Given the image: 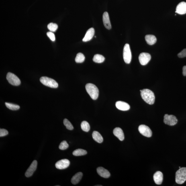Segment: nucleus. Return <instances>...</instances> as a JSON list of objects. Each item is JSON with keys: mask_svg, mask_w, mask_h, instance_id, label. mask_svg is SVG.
Listing matches in <instances>:
<instances>
[{"mask_svg": "<svg viewBox=\"0 0 186 186\" xmlns=\"http://www.w3.org/2000/svg\"><path fill=\"white\" fill-rule=\"evenodd\" d=\"M87 153V151L86 150L79 149L74 150L72 154L74 156H80L85 155Z\"/></svg>", "mask_w": 186, "mask_h": 186, "instance_id": "nucleus-23", "label": "nucleus"}, {"mask_svg": "<svg viewBox=\"0 0 186 186\" xmlns=\"http://www.w3.org/2000/svg\"><path fill=\"white\" fill-rule=\"evenodd\" d=\"M85 57L81 53H79L75 58V62L78 63H81L84 62L85 60Z\"/></svg>", "mask_w": 186, "mask_h": 186, "instance_id": "nucleus-24", "label": "nucleus"}, {"mask_svg": "<svg viewBox=\"0 0 186 186\" xmlns=\"http://www.w3.org/2000/svg\"><path fill=\"white\" fill-rule=\"evenodd\" d=\"M103 24L105 28L107 29H110L111 28L110 20L109 17L108 13L107 12H105L103 15Z\"/></svg>", "mask_w": 186, "mask_h": 186, "instance_id": "nucleus-14", "label": "nucleus"}, {"mask_svg": "<svg viewBox=\"0 0 186 186\" xmlns=\"http://www.w3.org/2000/svg\"><path fill=\"white\" fill-rule=\"evenodd\" d=\"M183 74L184 76H186V66H184L183 68Z\"/></svg>", "mask_w": 186, "mask_h": 186, "instance_id": "nucleus-33", "label": "nucleus"}, {"mask_svg": "<svg viewBox=\"0 0 186 186\" xmlns=\"http://www.w3.org/2000/svg\"><path fill=\"white\" fill-rule=\"evenodd\" d=\"M82 130L86 132H88L90 130V126L89 123L87 121H83L81 124Z\"/></svg>", "mask_w": 186, "mask_h": 186, "instance_id": "nucleus-25", "label": "nucleus"}, {"mask_svg": "<svg viewBox=\"0 0 186 186\" xmlns=\"http://www.w3.org/2000/svg\"><path fill=\"white\" fill-rule=\"evenodd\" d=\"M113 134L115 136L121 141L124 140V133L123 132L122 129L120 128H115L113 131Z\"/></svg>", "mask_w": 186, "mask_h": 186, "instance_id": "nucleus-17", "label": "nucleus"}, {"mask_svg": "<svg viewBox=\"0 0 186 186\" xmlns=\"http://www.w3.org/2000/svg\"><path fill=\"white\" fill-rule=\"evenodd\" d=\"M140 91L142 99L146 103L150 105L153 104L155 97L153 92L148 89H144Z\"/></svg>", "mask_w": 186, "mask_h": 186, "instance_id": "nucleus-1", "label": "nucleus"}, {"mask_svg": "<svg viewBox=\"0 0 186 186\" xmlns=\"http://www.w3.org/2000/svg\"><path fill=\"white\" fill-rule=\"evenodd\" d=\"M8 134V131L5 129H0V136L3 137L6 136Z\"/></svg>", "mask_w": 186, "mask_h": 186, "instance_id": "nucleus-32", "label": "nucleus"}, {"mask_svg": "<svg viewBox=\"0 0 186 186\" xmlns=\"http://www.w3.org/2000/svg\"><path fill=\"white\" fill-rule=\"evenodd\" d=\"M47 35L50 40L52 42H54L55 40V37L53 33L52 32H48L47 33Z\"/></svg>", "mask_w": 186, "mask_h": 186, "instance_id": "nucleus-30", "label": "nucleus"}, {"mask_svg": "<svg viewBox=\"0 0 186 186\" xmlns=\"http://www.w3.org/2000/svg\"><path fill=\"white\" fill-rule=\"evenodd\" d=\"M64 126L66 127V128L68 129V130H73L74 127L73 126H72L71 122H70L68 119H64Z\"/></svg>", "mask_w": 186, "mask_h": 186, "instance_id": "nucleus-28", "label": "nucleus"}, {"mask_svg": "<svg viewBox=\"0 0 186 186\" xmlns=\"http://www.w3.org/2000/svg\"><path fill=\"white\" fill-rule=\"evenodd\" d=\"M105 60V58L102 55L99 54H95L93 58V61L97 63H102Z\"/></svg>", "mask_w": 186, "mask_h": 186, "instance_id": "nucleus-22", "label": "nucleus"}, {"mask_svg": "<svg viewBox=\"0 0 186 186\" xmlns=\"http://www.w3.org/2000/svg\"><path fill=\"white\" fill-rule=\"evenodd\" d=\"M86 91L93 100L97 99L99 96V90L94 84L89 83L86 85Z\"/></svg>", "mask_w": 186, "mask_h": 186, "instance_id": "nucleus-2", "label": "nucleus"}, {"mask_svg": "<svg viewBox=\"0 0 186 186\" xmlns=\"http://www.w3.org/2000/svg\"><path fill=\"white\" fill-rule=\"evenodd\" d=\"M69 147V145L66 141H64L61 143L59 146V149L61 150H64L67 149Z\"/></svg>", "mask_w": 186, "mask_h": 186, "instance_id": "nucleus-29", "label": "nucleus"}, {"mask_svg": "<svg viewBox=\"0 0 186 186\" xmlns=\"http://www.w3.org/2000/svg\"><path fill=\"white\" fill-rule=\"evenodd\" d=\"M115 106L117 109L121 111H127L130 109V106L128 103L122 101H117Z\"/></svg>", "mask_w": 186, "mask_h": 186, "instance_id": "nucleus-12", "label": "nucleus"}, {"mask_svg": "<svg viewBox=\"0 0 186 186\" xmlns=\"http://www.w3.org/2000/svg\"><path fill=\"white\" fill-rule=\"evenodd\" d=\"M151 59V56L148 53H141L140 54L139 57L140 63L143 66L146 65L147 64Z\"/></svg>", "mask_w": 186, "mask_h": 186, "instance_id": "nucleus-9", "label": "nucleus"}, {"mask_svg": "<svg viewBox=\"0 0 186 186\" xmlns=\"http://www.w3.org/2000/svg\"><path fill=\"white\" fill-rule=\"evenodd\" d=\"M95 33V29L93 28H91L89 29L83 39V42H87L91 40L93 38Z\"/></svg>", "mask_w": 186, "mask_h": 186, "instance_id": "nucleus-16", "label": "nucleus"}, {"mask_svg": "<svg viewBox=\"0 0 186 186\" xmlns=\"http://www.w3.org/2000/svg\"><path fill=\"white\" fill-rule=\"evenodd\" d=\"M96 186H102V185H96Z\"/></svg>", "mask_w": 186, "mask_h": 186, "instance_id": "nucleus-34", "label": "nucleus"}, {"mask_svg": "<svg viewBox=\"0 0 186 186\" xmlns=\"http://www.w3.org/2000/svg\"><path fill=\"white\" fill-rule=\"evenodd\" d=\"M123 58L125 63L129 64L132 59V52L129 45L127 44L125 45L123 50Z\"/></svg>", "mask_w": 186, "mask_h": 186, "instance_id": "nucleus-5", "label": "nucleus"}, {"mask_svg": "<svg viewBox=\"0 0 186 186\" xmlns=\"http://www.w3.org/2000/svg\"><path fill=\"white\" fill-rule=\"evenodd\" d=\"M83 176V174L82 172H79L76 173L71 179V182L72 184L74 185L78 184L81 180Z\"/></svg>", "mask_w": 186, "mask_h": 186, "instance_id": "nucleus-20", "label": "nucleus"}, {"mask_svg": "<svg viewBox=\"0 0 186 186\" xmlns=\"http://www.w3.org/2000/svg\"><path fill=\"white\" fill-rule=\"evenodd\" d=\"M37 165V162L36 160H34L31 164L30 166L27 170L25 175L27 177H30L36 170Z\"/></svg>", "mask_w": 186, "mask_h": 186, "instance_id": "nucleus-11", "label": "nucleus"}, {"mask_svg": "<svg viewBox=\"0 0 186 186\" xmlns=\"http://www.w3.org/2000/svg\"><path fill=\"white\" fill-rule=\"evenodd\" d=\"M40 81L43 85L51 88H56L58 87L57 82L54 79L47 77H42L40 78Z\"/></svg>", "mask_w": 186, "mask_h": 186, "instance_id": "nucleus-4", "label": "nucleus"}, {"mask_svg": "<svg viewBox=\"0 0 186 186\" xmlns=\"http://www.w3.org/2000/svg\"><path fill=\"white\" fill-rule=\"evenodd\" d=\"M145 40L147 43L150 45H152L155 44L157 39L153 35H148L145 36Z\"/></svg>", "mask_w": 186, "mask_h": 186, "instance_id": "nucleus-19", "label": "nucleus"}, {"mask_svg": "<svg viewBox=\"0 0 186 186\" xmlns=\"http://www.w3.org/2000/svg\"><path fill=\"white\" fill-rule=\"evenodd\" d=\"M6 79L9 83L13 86H18L21 83V80L15 74L11 72L8 73Z\"/></svg>", "mask_w": 186, "mask_h": 186, "instance_id": "nucleus-6", "label": "nucleus"}, {"mask_svg": "<svg viewBox=\"0 0 186 186\" xmlns=\"http://www.w3.org/2000/svg\"><path fill=\"white\" fill-rule=\"evenodd\" d=\"M139 132L144 136L149 138L152 136V132L149 127L145 125H141L138 128Z\"/></svg>", "mask_w": 186, "mask_h": 186, "instance_id": "nucleus-8", "label": "nucleus"}, {"mask_svg": "<svg viewBox=\"0 0 186 186\" xmlns=\"http://www.w3.org/2000/svg\"><path fill=\"white\" fill-rule=\"evenodd\" d=\"M48 28L51 32H55L57 30L58 26L56 23H50L48 25Z\"/></svg>", "mask_w": 186, "mask_h": 186, "instance_id": "nucleus-27", "label": "nucleus"}, {"mask_svg": "<svg viewBox=\"0 0 186 186\" xmlns=\"http://www.w3.org/2000/svg\"><path fill=\"white\" fill-rule=\"evenodd\" d=\"M153 179L156 185H161L163 180V174L160 171L156 172L154 174Z\"/></svg>", "mask_w": 186, "mask_h": 186, "instance_id": "nucleus-15", "label": "nucleus"}, {"mask_svg": "<svg viewBox=\"0 0 186 186\" xmlns=\"http://www.w3.org/2000/svg\"><path fill=\"white\" fill-rule=\"evenodd\" d=\"M98 174L101 177L105 178H107L110 177V174L108 170L103 167H100L97 169Z\"/></svg>", "mask_w": 186, "mask_h": 186, "instance_id": "nucleus-18", "label": "nucleus"}, {"mask_svg": "<svg viewBox=\"0 0 186 186\" xmlns=\"http://www.w3.org/2000/svg\"><path fill=\"white\" fill-rule=\"evenodd\" d=\"M175 13L178 14L183 15L186 13V3L182 2L178 4L176 8Z\"/></svg>", "mask_w": 186, "mask_h": 186, "instance_id": "nucleus-13", "label": "nucleus"}, {"mask_svg": "<svg viewBox=\"0 0 186 186\" xmlns=\"http://www.w3.org/2000/svg\"><path fill=\"white\" fill-rule=\"evenodd\" d=\"M178 57L180 58H183L186 57V49H184L182 51L178 54Z\"/></svg>", "mask_w": 186, "mask_h": 186, "instance_id": "nucleus-31", "label": "nucleus"}, {"mask_svg": "<svg viewBox=\"0 0 186 186\" xmlns=\"http://www.w3.org/2000/svg\"><path fill=\"white\" fill-rule=\"evenodd\" d=\"M92 136L94 140L99 143H101L103 141V136L99 132L97 131H94L93 132Z\"/></svg>", "mask_w": 186, "mask_h": 186, "instance_id": "nucleus-21", "label": "nucleus"}, {"mask_svg": "<svg viewBox=\"0 0 186 186\" xmlns=\"http://www.w3.org/2000/svg\"><path fill=\"white\" fill-rule=\"evenodd\" d=\"M164 122L165 124L170 126H173L178 122V120L173 115L166 114L164 117Z\"/></svg>", "mask_w": 186, "mask_h": 186, "instance_id": "nucleus-7", "label": "nucleus"}, {"mask_svg": "<svg viewBox=\"0 0 186 186\" xmlns=\"http://www.w3.org/2000/svg\"><path fill=\"white\" fill-rule=\"evenodd\" d=\"M186 180V168H182L176 172L175 181L176 183L181 185Z\"/></svg>", "mask_w": 186, "mask_h": 186, "instance_id": "nucleus-3", "label": "nucleus"}, {"mask_svg": "<svg viewBox=\"0 0 186 186\" xmlns=\"http://www.w3.org/2000/svg\"><path fill=\"white\" fill-rule=\"evenodd\" d=\"M70 164L69 161L64 159L59 161L55 164L56 167L57 169L62 170L66 169L69 166Z\"/></svg>", "mask_w": 186, "mask_h": 186, "instance_id": "nucleus-10", "label": "nucleus"}, {"mask_svg": "<svg viewBox=\"0 0 186 186\" xmlns=\"http://www.w3.org/2000/svg\"><path fill=\"white\" fill-rule=\"evenodd\" d=\"M5 104L7 108L11 110H16L20 108V107L19 105L13 104L5 103Z\"/></svg>", "mask_w": 186, "mask_h": 186, "instance_id": "nucleus-26", "label": "nucleus"}]
</instances>
